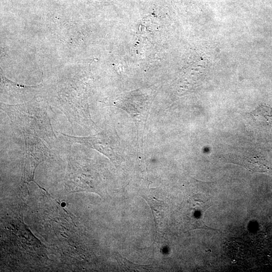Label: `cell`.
I'll use <instances>...</instances> for the list:
<instances>
[{"label":"cell","mask_w":272,"mask_h":272,"mask_svg":"<svg viewBox=\"0 0 272 272\" xmlns=\"http://www.w3.org/2000/svg\"><path fill=\"white\" fill-rule=\"evenodd\" d=\"M243 164L246 169L253 172L266 173L269 168L262 158L249 156L244 159Z\"/></svg>","instance_id":"obj_1"}]
</instances>
